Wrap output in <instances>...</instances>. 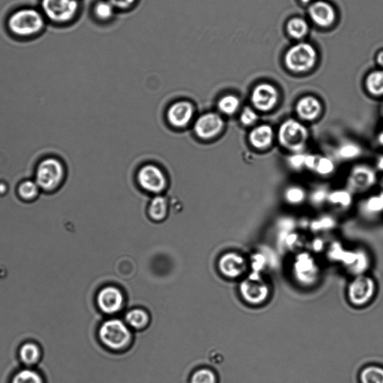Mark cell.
Instances as JSON below:
<instances>
[{"mask_svg":"<svg viewBox=\"0 0 383 383\" xmlns=\"http://www.w3.org/2000/svg\"><path fill=\"white\" fill-rule=\"evenodd\" d=\"M43 12L32 8L13 12L7 21L10 33L18 38H32L45 29L46 21Z\"/></svg>","mask_w":383,"mask_h":383,"instance_id":"obj_1","label":"cell"},{"mask_svg":"<svg viewBox=\"0 0 383 383\" xmlns=\"http://www.w3.org/2000/svg\"><path fill=\"white\" fill-rule=\"evenodd\" d=\"M42 9L45 18L63 25L72 22L77 17L80 3L79 0H43Z\"/></svg>","mask_w":383,"mask_h":383,"instance_id":"obj_2","label":"cell"},{"mask_svg":"<svg viewBox=\"0 0 383 383\" xmlns=\"http://www.w3.org/2000/svg\"><path fill=\"white\" fill-rule=\"evenodd\" d=\"M65 170L57 158L48 157L38 163L35 171V182L45 192L57 189L62 182Z\"/></svg>","mask_w":383,"mask_h":383,"instance_id":"obj_3","label":"cell"},{"mask_svg":"<svg viewBox=\"0 0 383 383\" xmlns=\"http://www.w3.org/2000/svg\"><path fill=\"white\" fill-rule=\"evenodd\" d=\"M309 139L307 128L300 122L287 120L279 131V140L281 145L296 153H300L306 148Z\"/></svg>","mask_w":383,"mask_h":383,"instance_id":"obj_4","label":"cell"},{"mask_svg":"<svg viewBox=\"0 0 383 383\" xmlns=\"http://www.w3.org/2000/svg\"><path fill=\"white\" fill-rule=\"evenodd\" d=\"M317 52L312 45L300 43L287 52L285 65L289 70L295 73L309 71L316 65Z\"/></svg>","mask_w":383,"mask_h":383,"instance_id":"obj_5","label":"cell"},{"mask_svg":"<svg viewBox=\"0 0 383 383\" xmlns=\"http://www.w3.org/2000/svg\"><path fill=\"white\" fill-rule=\"evenodd\" d=\"M243 298L250 304L260 305L265 302L270 295V287L266 281L255 272L244 279L240 286Z\"/></svg>","mask_w":383,"mask_h":383,"instance_id":"obj_6","label":"cell"},{"mask_svg":"<svg viewBox=\"0 0 383 383\" xmlns=\"http://www.w3.org/2000/svg\"><path fill=\"white\" fill-rule=\"evenodd\" d=\"M100 337L108 348L119 350L128 344L131 333L121 321L112 320L105 322L101 327Z\"/></svg>","mask_w":383,"mask_h":383,"instance_id":"obj_7","label":"cell"},{"mask_svg":"<svg viewBox=\"0 0 383 383\" xmlns=\"http://www.w3.org/2000/svg\"><path fill=\"white\" fill-rule=\"evenodd\" d=\"M375 292L374 280L367 276L353 279L348 287V298L355 306H363L370 302Z\"/></svg>","mask_w":383,"mask_h":383,"instance_id":"obj_8","label":"cell"},{"mask_svg":"<svg viewBox=\"0 0 383 383\" xmlns=\"http://www.w3.org/2000/svg\"><path fill=\"white\" fill-rule=\"evenodd\" d=\"M376 180V173L371 167L365 165L355 167L348 176V190L352 194L362 193L372 187Z\"/></svg>","mask_w":383,"mask_h":383,"instance_id":"obj_9","label":"cell"},{"mask_svg":"<svg viewBox=\"0 0 383 383\" xmlns=\"http://www.w3.org/2000/svg\"><path fill=\"white\" fill-rule=\"evenodd\" d=\"M294 271L299 281L310 284L316 280L319 269L316 260L309 254L301 253L295 259Z\"/></svg>","mask_w":383,"mask_h":383,"instance_id":"obj_10","label":"cell"},{"mask_svg":"<svg viewBox=\"0 0 383 383\" xmlns=\"http://www.w3.org/2000/svg\"><path fill=\"white\" fill-rule=\"evenodd\" d=\"M251 99L254 106L259 111H269L277 105L279 93L276 87L262 84L254 89Z\"/></svg>","mask_w":383,"mask_h":383,"instance_id":"obj_11","label":"cell"},{"mask_svg":"<svg viewBox=\"0 0 383 383\" xmlns=\"http://www.w3.org/2000/svg\"><path fill=\"white\" fill-rule=\"evenodd\" d=\"M224 127L222 118L216 113L201 116L195 125V131L201 139L210 140L220 133Z\"/></svg>","mask_w":383,"mask_h":383,"instance_id":"obj_12","label":"cell"},{"mask_svg":"<svg viewBox=\"0 0 383 383\" xmlns=\"http://www.w3.org/2000/svg\"><path fill=\"white\" fill-rule=\"evenodd\" d=\"M138 179L141 187L150 193H160L166 186L165 176L152 165L143 167L139 172Z\"/></svg>","mask_w":383,"mask_h":383,"instance_id":"obj_13","label":"cell"},{"mask_svg":"<svg viewBox=\"0 0 383 383\" xmlns=\"http://www.w3.org/2000/svg\"><path fill=\"white\" fill-rule=\"evenodd\" d=\"M223 274L228 278H237L245 271V260L236 253H228L223 255L218 263Z\"/></svg>","mask_w":383,"mask_h":383,"instance_id":"obj_14","label":"cell"},{"mask_svg":"<svg viewBox=\"0 0 383 383\" xmlns=\"http://www.w3.org/2000/svg\"><path fill=\"white\" fill-rule=\"evenodd\" d=\"M309 16L314 23L321 27L331 26L336 18L333 7L323 1L311 4L309 8Z\"/></svg>","mask_w":383,"mask_h":383,"instance_id":"obj_15","label":"cell"},{"mask_svg":"<svg viewBox=\"0 0 383 383\" xmlns=\"http://www.w3.org/2000/svg\"><path fill=\"white\" fill-rule=\"evenodd\" d=\"M193 106L187 102H179L173 104L169 111L168 118L171 125L176 128L187 126L194 117Z\"/></svg>","mask_w":383,"mask_h":383,"instance_id":"obj_16","label":"cell"},{"mask_svg":"<svg viewBox=\"0 0 383 383\" xmlns=\"http://www.w3.org/2000/svg\"><path fill=\"white\" fill-rule=\"evenodd\" d=\"M123 303L121 293L115 287H109L99 294L98 304L101 310L108 313L118 311Z\"/></svg>","mask_w":383,"mask_h":383,"instance_id":"obj_17","label":"cell"},{"mask_svg":"<svg viewBox=\"0 0 383 383\" xmlns=\"http://www.w3.org/2000/svg\"><path fill=\"white\" fill-rule=\"evenodd\" d=\"M296 111L300 118L312 121L319 116L321 112V104L316 98L307 96L299 101Z\"/></svg>","mask_w":383,"mask_h":383,"instance_id":"obj_18","label":"cell"},{"mask_svg":"<svg viewBox=\"0 0 383 383\" xmlns=\"http://www.w3.org/2000/svg\"><path fill=\"white\" fill-rule=\"evenodd\" d=\"M273 139L272 128L267 125L258 126L250 134V141L256 148L263 149L270 146Z\"/></svg>","mask_w":383,"mask_h":383,"instance_id":"obj_19","label":"cell"},{"mask_svg":"<svg viewBox=\"0 0 383 383\" xmlns=\"http://www.w3.org/2000/svg\"><path fill=\"white\" fill-rule=\"evenodd\" d=\"M116 10L109 0H99L93 7V15L101 22H109L113 19Z\"/></svg>","mask_w":383,"mask_h":383,"instance_id":"obj_20","label":"cell"},{"mask_svg":"<svg viewBox=\"0 0 383 383\" xmlns=\"http://www.w3.org/2000/svg\"><path fill=\"white\" fill-rule=\"evenodd\" d=\"M20 198L25 201L35 199L40 194V187L35 181L26 180L21 182L18 188Z\"/></svg>","mask_w":383,"mask_h":383,"instance_id":"obj_21","label":"cell"},{"mask_svg":"<svg viewBox=\"0 0 383 383\" xmlns=\"http://www.w3.org/2000/svg\"><path fill=\"white\" fill-rule=\"evenodd\" d=\"M287 32L296 39L304 38L309 32V25L307 22L300 18L292 19L287 26Z\"/></svg>","mask_w":383,"mask_h":383,"instance_id":"obj_22","label":"cell"},{"mask_svg":"<svg viewBox=\"0 0 383 383\" xmlns=\"http://www.w3.org/2000/svg\"><path fill=\"white\" fill-rule=\"evenodd\" d=\"M327 200L332 204L337 205V206L348 208L350 206L353 202V196L351 192L348 189H338L329 194Z\"/></svg>","mask_w":383,"mask_h":383,"instance_id":"obj_23","label":"cell"},{"mask_svg":"<svg viewBox=\"0 0 383 383\" xmlns=\"http://www.w3.org/2000/svg\"><path fill=\"white\" fill-rule=\"evenodd\" d=\"M361 383H383V368L371 365L365 367L360 373Z\"/></svg>","mask_w":383,"mask_h":383,"instance_id":"obj_24","label":"cell"},{"mask_svg":"<svg viewBox=\"0 0 383 383\" xmlns=\"http://www.w3.org/2000/svg\"><path fill=\"white\" fill-rule=\"evenodd\" d=\"M366 87L373 95H383V71H375L369 74L366 79Z\"/></svg>","mask_w":383,"mask_h":383,"instance_id":"obj_25","label":"cell"},{"mask_svg":"<svg viewBox=\"0 0 383 383\" xmlns=\"http://www.w3.org/2000/svg\"><path fill=\"white\" fill-rule=\"evenodd\" d=\"M20 357L23 362L26 365H35L38 362L40 358L39 348L33 343L25 344L21 348Z\"/></svg>","mask_w":383,"mask_h":383,"instance_id":"obj_26","label":"cell"},{"mask_svg":"<svg viewBox=\"0 0 383 383\" xmlns=\"http://www.w3.org/2000/svg\"><path fill=\"white\" fill-rule=\"evenodd\" d=\"M167 213V200L161 196L155 198L150 205V216L155 221H161L162 218H165Z\"/></svg>","mask_w":383,"mask_h":383,"instance_id":"obj_27","label":"cell"},{"mask_svg":"<svg viewBox=\"0 0 383 383\" xmlns=\"http://www.w3.org/2000/svg\"><path fill=\"white\" fill-rule=\"evenodd\" d=\"M240 105V100L235 95H227L218 101L220 111L226 114L232 115L238 111Z\"/></svg>","mask_w":383,"mask_h":383,"instance_id":"obj_28","label":"cell"},{"mask_svg":"<svg viewBox=\"0 0 383 383\" xmlns=\"http://www.w3.org/2000/svg\"><path fill=\"white\" fill-rule=\"evenodd\" d=\"M126 321L135 329H140V328L144 327L147 324L148 318L143 311L135 309L127 313Z\"/></svg>","mask_w":383,"mask_h":383,"instance_id":"obj_29","label":"cell"},{"mask_svg":"<svg viewBox=\"0 0 383 383\" xmlns=\"http://www.w3.org/2000/svg\"><path fill=\"white\" fill-rule=\"evenodd\" d=\"M362 153L361 148L355 143H345L338 150V155L344 160H353L358 157Z\"/></svg>","mask_w":383,"mask_h":383,"instance_id":"obj_30","label":"cell"},{"mask_svg":"<svg viewBox=\"0 0 383 383\" xmlns=\"http://www.w3.org/2000/svg\"><path fill=\"white\" fill-rule=\"evenodd\" d=\"M285 199L292 204H299L306 199V192L300 187L294 186L287 189L284 194Z\"/></svg>","mask_w":383,"mask_h":383,"instance_id":"obj_31","label":"cell"},{"mask_svg":"<svg viewBox=\"0 0 383 383\" xmlns=\"http://www.w3.org/2000/svg\"><path fill=\"white\" fill-rule=\"evenodd\" d=\"M12 383H43L42 377L31 370H23L17 374Z\"/></svg>","mask_w":383,"mask_h":383,"instance_id":"obj_32","label":"cell"},{"mask_svg":"<svg viewBox=\"0 0 383 383\" xmlns=\"http://www.w3.org/2000/svg\"><path fill=\"white\" fill-rule=\"evenodd\" d=\"M365 210L371 214L383 211V194L369 198L365 204Z\"/></svg>","mask_w":383,"mask_h":383,"instance_id":"obj_33","label":"cell"},{"mask_svg":"<svg viewBox=\"0 0 383 383\" xmlns=\"http://www.w3.org/2000/svg\"><path fill=\"white\" fill-rule=\"evenodd\" d=\"M335 170V163L332 159L326 157H318L316 169L319 174L328 175L333 173Z\"/></svg>","mask_w":383,"mask_h":383,"instance_id":"obj_34","label":"cell"},{"mask_svg":"<svg viewBox=\"0 0 383 383\" xmlns=\"http://www.w3.org/2000/svg\"><path fill=\"white\" fill-rule=\"evenodd\" d=\"M192 383H216V377L207 369H201L193 376Z\"/></svg>","mask_w":383,"mask_h":383,"instance_id":"obj_35","label":"cell"},{"mask_svg":"<svg viewBox=\"0 0 383 383\" xmlns=\"http://www.w3.org/2000/svg\"><path fill=\"white\" fill-rule=\"evenodd\" d=\"M257 113L250 107H245L240 116L242 124L246 126H252L257 120Z\"/></svg>","mask_w":383,"mask_h":383,"instance_id":"obj_36","label":"cell"},{"mask_svg":"<svg viewBox=\"0 0 383 383\" xmlns=\"http://www.w3.org/2000/svg\"><path fill=\"white\" fill-rule=\"evenodd\" d=\"M116 10L127 11L132 9L138 0H109Z\"/></svg>","mask_w":383,"mask_h":383,"instance_id":"obj_37","label":"cell"},{"mask_svg":"<svg viewBox=\"0 0 383 383\" xmlns=\"http://www.w3.org/2000/svg\"><path fill=\"white\" fill-rule=\"evenodd\" d=\"M306 155L300 153H296L289 159L291 165L295 169H300L305 167Z\"/></svg>","mask_w":383,"mask_h":383,"instance_id":"obj_38","label":"cell"},{"mask_svg":"<svg viewBox=\"0 0 383 383\" xmlns=\"http://www.w3.org/2000/svg\"><path fill=\"white\" fill-rule=\"evenodd\" d=\"M328 195L329 194L327 193V191L321 188L313 192L311 195V200L313 203L321 204L327 200Z\"/></svg>","mask_w":383,"mask_h":383,"instance_id":"obj_39","label":"cell"},{"mask_svg":"<svg viewBox=\"0 0 383 383\" xmlns=\"http://www.w3.org/2000/svg\"><path fill=\"white\" fill-rule=\"evenodd\" d=\"M333 223L334 222L333 221V218L330 217H325L314 223V226H316V228H327L333 226Z\"/></svg>","mask_w":383,"mask_h":383,"instance_id":"obj_40","label":"cell"},{"mask_svg":"<svg viewBox=\"0 0 383 383\" xmlns=\"http://www.w3.org/2000/svg\"><path fill=\"white\" fill-rule=\"evenodd\" d=\"M318 157L314 155H306L305 167L310 170L316 169Z\"/></svg>","mask_w":383,"mask_h":383,"instance_id":"obj_41","label":"cell"},{"mask_svg":"<svg viewBox=\"0 0 383 383\" xmlns=\"http://www.w3.org/2000/svg\"><path fill=\"white\" fill-rule=\"evenodd\" d=\"M7 192V185L4 182H0V195H4Z\"/></svg>","mask_w":383,"mask_h":383,"instance_id":"obj_42","label":"cell"},{"mask_svg":"<svg viewBox=\"0 0 383 383\" xmlns=\"http://www.w3.org/2000/svg\"><path fill=\"white\" fill-rule=\"evenodd\" d=\"M378 64L383 67V51L380 52L377 56Z\"/></svg>","mask_w":383,"mask_h":383,"instance_id":"obj_43","label":"cell"},{"mask_svg":"<svg viewBox=\"0 0 383 383\" xmlns=\"http://www.w3.org/2000/svg\"><path fill=\"white\" fill-rule=\"evenodd\" d=\"M378 167L383 170V157H380L378 162Z\"/></svg>","mask_w":383,"mask_h":383,"instance_id":"obj_44","label":"cell"},{"mask_svg":"<svg viewBox=\"0 0 383 383\" xmlns=\"http://www.w3.org/2000/svg\"><path fill=\"white\" fill-rule=\"evenodd\" d=\"M379 141L380 144L383 145V132L381 133V134L379 136Z\"/></svg>","mask_w":383,"mask_h":383,"instance_id":"obj_45","label":"cell"},{"mask_svg":"<svg viewBox=\"0 0 383 383\" xmlns=\"http://www.w3.org/2000/svg\"><path fill=\"white\" fill-rule=\"evenodd\" d=\"M311 1H312V0H302V2L306 4H309Z\"/></svg>","mask_w":383,"mask_h":383,"instance_id":"obj_46","label":"cell"},{"mask_svg":"<svg viewBox=\"0 0 383 383\" xmlns=\"http://www.w3.org/2000/svg\"><path fill=\"white\" fill-rule=\"evenodd\" d=\"M382 194H383V177L381 181Z\"/></svg>","mask_w":383,"mask_h":383,"instance_id":"obj_47","label":"cell"}]
</instances>
